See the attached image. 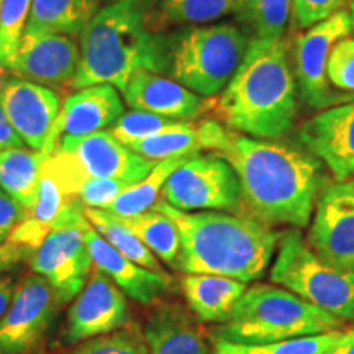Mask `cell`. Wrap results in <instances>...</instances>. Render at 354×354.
I'll return each mask as SVG.
<instances>
[{
    "instance_id": "cell-4",
    "label": "cell",
    "mask_w": 354,
    "mask_h": 354,
    "mask_svg": "<svg viewBox=\"0 0 354 354\" xmlns=\"http://www.w3.org/2000/svg\"><path fill=\"white\" fill-rule=\"evenodd\" d=\"M145 13L128 3L99 7L79 37V66L71 88L110 84L122 91L138 71L165 73V37L153 33Z\"/></svg>"
},
{
    "instance_id": "cell-2",
    "label": "cell",
    "mask_w": 354,
    "mask_h": 354,
    "mask_svg": "<svg viewBox=\"0 0 354 354\" xmlns=\"http://www.w3.org/2000/svg\"><path fill=\"white\" fill-rule=\"evenodd\" d=\"M297 95L284 37L254 38L216 100V120L253 138H282L297 117Z\"/></svg>"
},
{
    "instance_id": "cell-12",
    "label": "cell",
    "mask_w": 354,
    "mask_h": 354,
    "mask_svg": "<svg viewBox=\"0 0 354 354\" xmlns=\"http://www.w3.org/2000/svg\"><path fill=\"white\" fill-rule=\"evenodd\" d=\"M130 322L125 294L94 266L87 284L71 305L61 343L74 346L95 336L112 333Z\"/></svg>"
},
{
    "instance_id": "cell-14",
    "label": "cell",
    "mask_w": 354,
    "mask_h": 354,
    "mask_svg": "<svg viewBox=\"0 0 354 354\" xmlns=\"http://www.w3.org/2000/svg\"><path fill=\"white\" fill-rule=\"evenodd\" d=\"M55 148L69 154L84 177L118 179L133 185L156 166V161L131 151L105 130L87 136H61Z\"/></svg>"
},
{
    "instance_id": "cell-15",
    "label": "cell",
    "mask_w": 354,
    "mask_h": 354,
    "mask_svg": "<svg viewBox=\"0 0 354 354\" xmlns=\"http://www.w3.org/2000/svg\"><path fill=\"white\" fill-rule=\"evenodd\" d=\"M0 104L24 143L32 149H43L59 115V94L8 73L0 76Z\"/></svg>"
},
{
    "instance_id": "cell-39",
    "label": "cell",
    "mask_w": 354,
    "mask_h": 354,
    "mask_svg": "<svg viewBox=\"0 0 354 354\" xmlns=\"http://www.w3.org/2000/svg\"><path fill=\"white\" fill-rule=\"evenodd\" d=\"M33 248L20 245V243L7 241L0 246V274L17 269L21 263L28 261L33 254Z\"/></svg>"
},
{
    "instance_id": "cell-35",
    "label": "cell",
    "mask_w": 354,
    "mask_h": 354,
    "mask_svg": "<svg viewBox=\"0 0 354 354\" xmlns=\"http://www.w3.org/2000/svg\"><path fill=\"white\" fill-rule=\"evenodd\" d=\"M330 86L354 95V38H343L331 48L326 64Z\"/></svg>"
},
{
    "instance_id": "cell-34",
    "label": "cell",
    "mask_w": 354,
    "mask_h": 354,
    "mask_svg": "<svg viewBox=\"0 0 354 354\" xmlns=\"http://www.w3.org/2000/svg\"><path fill=\"white\" fill-rule=\"evenodd\" d=\"M171 118L161 117V115H154L148 112H141V110H131V112H125L109 128L110 135L115 140L120 141L122 145L131 146L140 141L151 138L154 135L169 130L176 125Z\"/></svg>"
},
{
    "instance_id": "cell-38",
    "label": "cell",
    "mask_w": 354,
    "mask_h": 354,
    "mask_svg": "<svg viewBox=\"0 0 354 354\" xmlns=\"http://www.w3.org/2000/svg\"><path fill=\"white\" fill-rule=\"evenodd\" d=\"M24 218V209L0 187V246L6 245L13 230Z\"/></svg>"
},
{
    "instance_id": "cell-8",
    "label": "cell",
    "mask_w": 354,
    "mask_h": 354,
    "mask_svg": "<svg viewBox=\"0 0 354 354\" xmlns=\"http://www.w3.org/2000/svg\"><path fill=\"white\" fill-rule=\"evenodd\" d=\"M162 201L183 212L245 214V198L236 172L215 153L194 154L169 176Z\"/></svg>"
},
{
    "instance_id": "cell-27",
    "label": "cell",
    "mask_w": 354,
    "mask_h": 354,
    "mask_svg": "<svg viewBox=\"0 0 354 354\" xmlns=\"http://www.w3.org/2000/svg\"><path fill=\"white\" fill-rule=\"evenodd\" d=\"M84 212H86L88 223H91L92 227L100 233V236L104 238L110 246H113L118 253L133 261V263L149 269V271H162L156 256L141 243L140 238L136 236V234L133 233L117 215L110 214L107 210L86 209V207H84Z\"/></svg>"
},
{
    "instance_id": "cell-16",
    "label": "cell",
    "mask_w": 354,
    "mask_h": 354,
    "mask_svg": "<svg viewBox=\"0 0 354 354\" xmlns=\"http://www.w3.org/2000/svg\"><path fill=\"white\" fill-rule=\"evenodd\" d=\"M81 50L68 35L24 33L7 73L46 87H64L76 77Z\"/></svg>"
},
{
    "instance_id": "cell-42",
    "label": "cell",
    "mask_w": 354,
    "mask_h": 354,
    "mask_svg": "<svg viewBox=\"0 0 354 354\" xmlns=\"http://www.w3.org/2000/svg\"><path fill=\"white\" fill-rule=\"evenodd\" d=\"M325 354H354V328L342 331L339 338Z\"/></svg>"
},
{
    "instance_id": "cell-7",
    "label": "cell",
    "mask_w": 354,
    "mask_h": 354,
    "mask_svg": "<svg viewBox=\"0 0 354 354\" xmlns=\"http://www.w3.org/2000/svg\"><path fill=\"white\" fill-rule=\"evenodd\" d=\"M271 281L343 323L354 322V271L318 258L297 228L279 236Z\"/></svg>"
},
{
    "instance_id": "cell-25",
    "label": "cell",
    "mask_w": 354,
    "mask_h": 354,
    "mask_svg": "<svg viewBox=\"0 0 354 354\" xmlns=\"http://www.w3.org/2000/svg\"><path fill=\"white\" fill-rule=\"evenodd\" d=\"M141 243L162 263L176 269L180 254V233L169 216L156 210L143 212L133 216H118Z\"/></svg>"
},
{
    "instance_id": "cell-33",
    "label": "cell",
    "mask_w": 354,
    "mask_h": 354,
    "mask_svg": "<svg viewBox=\"0 0 354 354\" xmlns=\"http://www.w3.org/2000/svg\"><path fill=\"white\" fill-rule=\"evenodd\" d=\"M71 354H148V344L138 323L130 322L112 333L79 343Z\"/></svg>"
},
{
    "instance_id": "cell-13",
    "label": "cell",
    "mask_w": 354,
    "mask_h": 354,
    "mask_svg": "<svg viewBox=\"0 0 354 354\" xmlns=\"http://www.w3.org/2000/svg\"><path fill=\"white\" fill-rule=\"evenodd\" d=\"M57 300L38 274L17 284L15 297L0 318V354H26L39 343L55 320Z\"/></svg>"
},
{
    "instance_id": "cell-28",
    "label": "cell",
    "mask_w": 354,
    "mask_h": 354,
    "mask_svg": "<svg viewBox=\"0 0 354 354\" xmlns=\"http://www.w3.org/2000/svg\"><path fill=\"white\" fill-rule=\"evenodd\" d=\"M131 151L151 161H165V159L187 158L201 153L203 149L198 125L190 122H179L169 130L154 135L151 138L128 146Z\"/></svg>"
},
{
    "instance_id": "cell-44",
    "label": "cell",
    "mask_w": 354,
    "mask_h": 354,
    "mask_svg": "<svg viewBox=\"0 0 354 354\" xmlns=\"http://www.w3.org/2000/svg\"><path fill=\"white\" fill-rule=\"evenodd\" d=\"M349 19H351V26L354 32V0H349Z\"/></svg>"
},
{
    "instance_id": "cell-1",
    "label": "cell",
    "mask_w": 354,
    "mask_h": 354,
    "mask_svg": "<svg viewBox=\"0 0 354 354\" xmlns=\"http://www.w3.org/2000/svg\"><path fill=\"white\" fill-rule=\"evenodd\" d=\"M203 149L236 172L246 209L266 225L308 227L325 187L323 165L310 153L230 130L215 118L198 123Z\"/></svg>"
},
{
    "instance_id": "cell-43",
    "label": "cell",
    "mask_w": 354,
    "mask_h": 354,
    "mask_svg": "<svg viewBox=\"0 0 354 354\" xmlns=\"http://www.w3.org/2000/svg\"><path fill=\"white\" fill-rule=\"evenodd\" d=\"M99 6H109V3H128V6H133L140 10L148 12L154 3H158V0H97Z\"/></svg>"
},
{
    "instance_id": "cell-9",
    "label": "cell",
    "mask_w": 354,
    "mask_h": 354,
    "mask_svg": "<svg viewBox=\"0 0 354 354\" xmlns=\"http://www.w3.org/2000/svg\"><path fill=\"white\" fill-rule=\"evenodd\" d=\"M353 32L349 12L342 10L320 24L310 26L295 43V81L299 94L310 109L325 110L336 104L353 102L354 97L331 91L326 77V64L336 41Z\"/></svg>"
},
{
    "instance_id": "cell-24",
    "label": "cell",
    "mask_w": 354,
    "mask_h": 354,
    "mask_svg": "<svg viewBox=\"0 0 354 354\" xmlns=\"http://www.w3.org/2000/svg\"><path fill=\"white\" fill-rule=\"evenodd\" d=\"M99 7L97 0H32L25 33L81 37Z\"/></svg>"
},
{
    "instance_id": "cell-18",
    "label": "cell",
    "mask_w": 354,
    "mask_h": 354,
    "mask_svg": "<svg viewBox=\"0 0 354 354\" xmlns=\"http://www.w3.org/2000/svg\"><path fill=\"white\" fill-rule=\"evenodd\" d=\"M125 113V102L110 84L84 87L69 95L59 110L41 151L50 156L61 136H87L104 131Z\"/></svg>"
},
{
    "instance_id": "cell-29",
    "label": "cell",
    "mask_w": 354,
    "mask_h": 354,
    "mask_svg": "<svg viewBox=\"0 0 354 354\" xmlns=\"http://www.w3.org/2000/svg\"><path fill=\"white\" fill-rule=\"evenodd\" d=\"M234 10L254 38H282L290 19V0H236Z\"/></svg>"
},
{
    "instance_id": "cell-17",
    "label": "cell",
    "mask_w": 354,
    "mask_h": 354,
    "mask_svg": "<svg viewBox=\"0 0 354 354\" xmlns=\"http://www.w3.org/2000/svg\"><path fill=\"white\" fill-rule=\"evenodd\" d=\"M299 140L336 183L354 177V100L320 110L304 123Z\"/></svg>"
},
{
    "instance_id": "cell-31",
    "label": "cell",
    "mask_w": 354,
    "mask_h": 354,
    "mask_svg": "<svg viewBox=\"0 0 354 354\" xmlns=\"http://www.w3.org/2000/svg\"><path fill=\"white\" fill-rule=\"evenodd\" d=\"M236 0H158V15L165 24L207 25L234 10Z\"/></svg>"
},
{
    "instance_id": "cell-10",
    "label": "cell",
    "mask_w": 354,
    "mask_h": 354,
    "mask_svg": "<svg viewBox=\"0 0 354 354\" xmlns=\"http://www.w3.org/2000/svg\"><path fill=\"white\" fill-rule=\"evenodd\" d=\"M88 225L86 220L53 230L28 259L33 272L50 284L59 305L76 299L91 277L94 261L84 238Z\"/></svg>"
},
{
    "instance_id": "cell-40",
    "label": "cell",
    "mask_w": 354,
    "mask_h": 354,
    "mask_svg": "<svg viewBox=\"0 0 354 354\" xmlns=\"http://www.w3.org/2000/svg\"><path fill=\"white\" fill-rule=\"evenodd\" d=\"M24 145V140L20 138L19 133L13 130L12 123L8 122L2 104H0V151L8 148H21Z\"/></svg>"
},
{
    "instance_id": "cell-20",
    "label": "cell",
    "mask_w": 354,
    "mask_h": 354,
    "mask_svg": "<svg viewBox=\"0 0 354 354\" xmlns=\"http://www.w3.org/2000/svg\"><path fill=\"white\" fill-rule=\"evenodd\" d=\"M84 238L95 268L107 274L123 294L138 304H153L172 289V281L166 272L149 271L125 258L110 246L92 225L86 228Z\"/></svg>"
},
{
    "instance_id": "cell-23",
    "label": "cell",
    "mask_w": 354,
    "mask_h": 354,
    "mask_svg": "<svg viewBox=\"0 0 354 354\" xmlns=\"http://www.w3.org/2000/svg\"><path fill=\"white\" fill-rule=\"evenodd\" d=\"M41 149L8 148L0 151V187L24 209L25 215L37 203L43 165Z\"/></svg>"
},
{
    "instance_id": "cell-37",
    "label": "cell",
    "mask_w": 354,
    "mask_h": 354,
    "mask_svg": "<svg viewBox=\"0 0 354 354\" xmlns=\"http://www.w3.org/2000/svg\"><path fill=\"white\" fill-rule=\"evenodd\" d=\"M344 3L346 0H290L292 25L297 30H307L342 12Z\"/></svg>"
},
{
    "instance_id": "cell-3",
    "label": "cell",
    "mask_w": 354,
    "mask_h": 354,
    "mask_svg": "<svg viewBox=\"0 0 354 354\" xmlns=\"http://www.w3.org/2000/svg\"><path fill=\"white\" fill-rule=\"evenodd\" d=\"M154 209L174 221L180 233L176 269L184 274H214L254 282L272 263L277 232L254 216L227 212H183L165 201Z\"/></svg>"
},
{
    "instance_id": "cell-45",
    "label": "cell",
    "mask_w": 354,
    "mask_h": 354,
    "mask_svg": "<svg viewBox=\"0 0 354 354\" xmlns=\"http://www.w3.org/2000/svg\"><path fill=\"white\" fill-rule=\"evenodd\" d=\"M0 3H2V0H0Z\"/></svg>"
},
{
    "instance_id": "cell-22",
    "label": "cell",
    "mask_w": 354,
    "mask_h": 354,
    "mask_svg": "<svg viewBox=\"0 0 354 354\" xmlns=\"http://www.w3.org/2000/svg\"><path fill=\"white\" fill-rule=\"evenodd\" d=\"M180 289L192 315L202 323H223L248 289L245 282L214 274H185Z\"/></svg>"
},
{
    "instance_id": "cell-6",
    "label": "cell",
    "mask_w": 354,
    "mask_h": 354,
    "mask_svg": "<svg viewBox=\"0 0 354 354\" xmlns=\"http://www.w3.org/2000/svg\"><path fill=\"white\" fill-rule=\"evenodd\" d=\"M248 41L232 24L189 25L165 37V73L201 97L220 94L236 73Z\"/></svg>"
},
{
    "instance_id": "cell-5",
    "label": "cell",
    "mask_w": 354,
    "mask_h": 354,
    "mask_svg": "<svg viewBox=\"0 0 354 354\" xmlns=\"http://www.w3.org/2000/svg\"><path fill=\"white\" fill-rule=\"evenodd\" d=\"M342 320L281 286L248 287L227 320L210 331L214 342L266 344L338 330Z\"/></svg>"
},
{
    "instance_id": "cell-41",
    "label": "cell",
    "mask_w": 354,
    "mask_h": 354,
    "mask_svg": "<svg viewBox=\"0 0 354 354\" xmlns=\"http://www.w3.org/2000/svg\"><path fill=\"white\" fill-rule=\"evenodd\" d=\"M17 281L12 276H2L0 274V318L10 307L13 297H15Z\"/></svg>"
},
{
    "instance_id": "cell-32",
    "label": "cell",
    "mask_w": 354,
    "mask_h": 354,
    "mask_svg": "<svg viewBox=\"0 0 354 354\" xmlns=\"http://www.w3.org/2000/svg\"><path fill=\"white\" fill-rule=\"evenodd\" d=\"M30 8L32 0H2L0 3V69L7 71L12 57L19 50Z\"/></svg>"
},
{
    "instance_id": "cell-26",
    "label": "cell",
    "mask_w": 354,
    "mask_h": 354,
    "mask_svg": "<svg viewBox=\"0 0 354 354\" xmlns=\"http://www.w3.org/2000/svg\"><path fill=\"white\" fill-rule=\"evenodd\" d=\"M189 158L190 156L158 161L156 166L153 167L151 172L143 180L123 190L120 196L110 203L107 212L117 216H133L151 210L156 205L158 197L161 196L166 180Z\"/></svg>"
},
{
    "instance_id": "cell-21",
    "label": "cell",
    "mask_w": 354,
    "mask_h": 354,
    "mask_svg": "<svg viewBox=\"0 0 354 354\" xmlns=\"http://www.w3.org/2000/svg\"><path fill=\"white\" fill-rule=\"evenodd\" d=\"M148 354H209L210 335L179 304H162L146 322Z\"/></svg>"
},
{
    "instance_id": "cell-11",
    "label": "cell",
    "mask_w": 354,
    "mask_h": 354,
    "mask_svg": "<svg viewBox=\"0 0 354 354\" xmlns=\"http://www.w3.org/2000/svg\"><path fill=\"white\" fill-rule=\"evenodd\" d=\"M307 243L325 263L354 271V177L323 187Z\"/></svg>"
},
{
    "instance_id": "cell-30",
    "label": "cell",
    "mask_w": 354,
    "mask_h": 354,
    "mask_svg": "<svg viewBox=\"0 0 354 354\" xmlns=\"http://www.w3.org/2000/svg\"><path fill=\"white\" fill-rule=\"evenodd\" d=\"M342 331L302 336L286 342L266 344H238L228 342H214L212 354H325L339 338Z\"/></svg>"
},
{
    "instance_id": "cell-36",
    "label": "cell",
    "mask_w": 354,
    "mask_h": 354,
    "mask_svg": "<svg viewBox=\"0 0 354 354\" xmlns=\"http://www.w3.org/2000/svg\"><path fill=\"white\" fill-rule=\"evenodd\" d=\"M131 184L118 179H99L86 177L77 189V198L86 209L107 210L115 198Z\"/></svg>"
},
{
    "instance_id": "cell-19",
    "label": "cell",
    "mask_w": 354,
    "mask_h": 354,
    "mask_svg": "<svg viewBox=\"0 0 354 354\" xmlns=\"http://www.w3.org/2000/svg\"><path fill=\"white\" fill-rule=\"evenodd\" d=\"M123 102L131 110H141L174 122L196 120L205 109L201 95L187 87L172 81L171 77L151 71H138L122 88Z\"/></svg>"
}]
</instances>
